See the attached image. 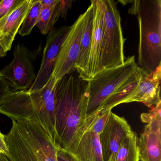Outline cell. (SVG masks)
<instances>
[{
	"instance_id": "cell-20",
	"label": "cell",
	"mask_w": 161,
	"mask_h": 161,
	"mask_svg": "<svg viewBox=\"0 0 161 161\" xmlns=\"http://www.w3.org/2000/svg\"><path fill=\"white\" fill-rule=\"evenodd\" d=\"M42 9L40 0H33L31 6L19 31V34L24 36L29 35L36 25Z\"/></svg>"
},
{
	"instance_id": "cell-4",
	"label": "cell",
	"mask_w": 161,
	"mask_h": 161,
	"mask_svg": "<svg viewBox=\"0 0 161 161\" xmlns=\"http://www.w3.org/2000/svg\"><path fill=\"white\" fill-rule=\"evenodd\" d=\"M138 67L147 74L161 65V0H138Z\"/></svg>"
},
{
	"instance_id": "cell-28",
	"label": "cell",
	"mask_w": 161,
	"mask_h": 161,
	"mask_svg": "<svg viewBox=\"0 0 161 161\" xmlns=\"http://www.w3.org/2000/svg\"><path fill=\"white\" fill-rule=\"evenodd\" d=\"M0 161H10L4 154L0 153Z\"/></svg>"
},
{
	"instance_id": "cell-11",
	"label": "cell",
	"mask_w": 161,
	"mask_h": 161,
	"mask_svg": "<svg viewBox=\"0 0 161 161\" xmlns=\"http://www.w3.org/2000/svg\"><path fill=\"white\" fill-rule=\"evenodd\" d=\"M132 132L124 118L111 111L102 132L98 135L103 161H113L122 141Z\"/></svg>"
},
{
	"instance_id": "cell-2",
	"label": "cell",
	"mask_w": 161,
	"mask_h": 161,
	"mask_svg": "<svg viewBox=\"0 0 161 161\" xmlns=\"http://www.w3.org/2000/svg\"><path fill=\"white\" fill-rule=\"evenodd\" d=\"M58 81L52 74L40 90L13 91L0 106V114L12 120L38 123L55 146V89Z\"/></svg>"
},
{
	"instance_id": "cell-22",
	"label": "cell",
	"mask_w": 161,
	"mask_h": 161,
	"mask_svg": "<svg viewBox=\"0 0 161 161\" xmlns=\"http://www.w3.org/2000/svg\"><path fill=\"white\" fill-rule=\"evenodd\" d=\"M24 0L0 1V19L5 17L16 9Z\"/></svg>"
},
{
	"instance_id": "cell-21",
	"label": "cell",
	"mask_w": 161,
	"mask_h": 161,
	"mask_svg": "<svg viewBox=\"0 0 161 161\" xmlns=\"http://www.w3.org/2000/svg\"><path fill=\"white\" fill-rule=\"evenodd\" d=\"M111 112V110H109L103 114L97 113L96 118L87 131L93 132L99 135L102 132Z\"/></svg>"
},
{
	"instance_id": "cell-14",
	"label": "cell",
	"mask_w": 161,
	"mask_h": 161,
	"mask_svg": "<svg viewBox=\"0 0 161 161\" xmlns=\"http://www.w3.org/2000/svg\"><path fill=\"white\" fill-rule=\"evenodd\" d=\"M33 0L24 1L8 15L0 19V57L11 50L17 34L29 12Z\"/></svg>"
},
{
	"instance_id": "cell-10",
	"label": "cell",
	"mask_w": 161,
	"mask_h": 161,
	"mask_svg": "<svg viewBox=\"0 0 161 161\" xmlns=\"http://www.w3.org/2000/svg\"><path fill=\"white\" fill-rule=\"evenodd\" d=\"M71 28V26L53 28L48 33L40 69L30 91L40 90L47 83L53 73L61 47Z\"/></svg>"
},
{
	"instance_id": "cell-24",
	"label": "cell",
	"mask_w": 161,
	"mask_h": 161,
	"mask_svg": "<svg viewBox=\"0 0 161 161\" xmlns=\"http://www.w3.org/2000/svg\"><path fill=\"white\" fill-rule=\"evenodd\" d=\"M56 147L58 161H80L73 153L61 148Z\"/></svg>"
},
{
	"instance_id": "cell-18",
	"label": "cell",
	"mask_w": 161,
	"mask_h": 161,
	"mask_svg": "<svg viewBox=\"0 0 161 161\" xmlns=\"http://www.w3.org/2000/svg\"><path fill=\"white\" fill-rule=\"evenodd\" d=\"M113 161H139L136 134L133 131L122 141Z\"/></svg>"
},
{
	"instance_id": "cell-15",
	"label": "cell",
	"mask_w": 161,
	"mask_h": 161,
	"mask_svg": "<svg viewBox=\"0 0 161 161\" xmlns=\"http://www.w3.org/2000/svg\"><path fill=\"white\" fill-rule=\"evenodd\" d=\"M84 14L83 31L81 38L80 54L75 66L79 77L84 80L85 79L93 34L94 14L91 5H89L85 12Z\"/></svg>"
},
{
	"instance_id": "cell-9",
	"label": "cell",
	"mask_w": 161,
	"mask_h": 161,
	"mask_svg": "<svg viewBox=\"0 0 161 161\" xmlns=\"http://www.w3.org/2000/svg\"><path fill=\"white\" fill-rule=\"evenodd\" d=\"M84 13L80 15L71 26L70 31L61 47L53 75L57 80L73 73L80 54L83 31Z\"/></svg>"
},
{
	"instance_id": "cell-27",
	"label": "cell",
	"mask_w": 161,
	"mask_h": 161,
	"mask_svg": "<svg viewBox=\"0 0 161 161\" xmlns=\"http://www.w3.org/2000/svg\"><path fill=\"white\" fill-rule=\"evenodd\" d=\"M42 7H52L55 6L60 0H40Z\"/></svg>"
},
{
	"instance_id": "cell-25",
	"label": "cell",
	"mask_w": 161,
	"mask_h": 161,
	"mask_svg": "<svg viewBox=\"0 0 161 161\" xmlns=\"http://www.w3.org/2000/svg\"><path fill=\"white\" fill-rule=\"evenodd\" d=\"M72 3L73 1L72 0H60L58 11L59 17H62L65 19L68 11L71 8Z\"/></svg>"
},
{
	"instance_id": "cell-3",
	"label": "cell",
	"mask_w": 161,
	"mask_h": 161,
	"mask_svg": "<svg viewBox=\"0 0 161 161\" xmlns=\"http://www.w3.org/2000/svg\"><path fill=\"white\" fill-rule=\"evenodd\" d=\"M5 140L10 161H58L56 147L36 122L12 120Z\"/></svg>"
},
{
	"instance_id": "cell-16",
	"label": "cell",
	"mask_w": 161,
	"mask_h": 161,
	"mask_svg": "<svg viewBox=\"0 0 161 161\" xmlns=\"http://www.w3.org/2000/svg\"><path fill=\"white\" fill-rule=\"evenodd\" d=\"M74 155L80 161H103L98 135L90 131L86 132Z\"/></svg>"
},
{
	"instance_id": "cell-13",
	"label": "cell",
	"mask_w": 161,
	"mask_h": 161,
	"mask_svg": "<svg viewBox=\"0 0 161 161\" xmlns=\"http://www.w3.org/2000/svg\"><path fill=\"white\" fill-rule=\"evenodd\" d=\"M161 65L150 74L142 70V77L138 84L120 104L137 102L152 109L161 101Z\"/></svg>"
},
{
	"instance_id": "cell-26",
	"label": "cell",
	"mask_w": 161,
	"mask_h": 161,
	"mask_svg": "<svg viewBox=\"0 0 161 161\" xmlns=\"http://www.w3.org/2000/svg\"><path fill=\"white\" fill-rule=\"evenodd\" d=\"M0 153L7 157L9 153V150L5 140V135L0 132Z\"/></svg>"
},
{
	"instance_id": "cell-17",
	"label": "cell",
	"mask_w": 161,
	"mask_h": 161,
	"mask_svg": "<svg viewBox=\"0 0 161 161\" xmlns=\"http://www.w3.org/2000/svg\"><path fill=\"white\" fill-rule=\"evenodd\" d=\"M142 75V70L139 68L136 72L121 87L110 96L100 108L98 113L103 114L111 110L125 98L136 87Z\"/></svg>"
},
{
	"instance_id": "cell-12",
	"label": "cell",
	"mask_w": 161,
	"mask_h": 161,
	"mask_svg": "<svg viewBox=\"0 0 161 161\" xmlns=\"http://www.w3.org/2000/svg\"><path fill=\"white\" fill-rule=\"evenodd\" d=\"M94 14L93 34L89 59L85 80H91L103 71L102 65L104 11L103 0H92L91 4Z\"/></svg>"
},
{
	"instance_id": "cell-6",
	"label": "cell",
	"mask_w": 161,
	"mask_h": 161,
	"mask_svg": "<svg viewBox=\"0 0 161 161\" xmlns=\"http://www.w3.org/2000/svg\"><path fill=\"white\" fill-rule=\"evenodd\" d=\"M104 26L103 37V70L119 66L124 64L123 37L120 14L114 0H103Z\"/></svg>"
},
{
	"instance_id": "cell-5",
	"label": "cell",
	"mask_w": 161,
	"mask_h": 161,
	"mask_svg": "<svg viewBox=\"0 0 161 161\" xmlns=\"http://www.w3.org/2000/svg\"><path fill=\"white\" fill-rule=\"evenodd\" d=\"M139 68L136 63L135 56H130L121 65L104 69L87 81V130L104 102L124 84Z\"/></svg>"
},
{
	"instance_id": "cell-8",
	"label": "cell",
	"mask_w": 161,
	"mask_h": 161,
	"mask_svg": "<svg viewBox=\"0 0 161 161\" xmlns=\"http://www.w3.org/2000/svg\"><path fill=\"white\" fill-rule=\"evenodd\" d=\"M161 101L149 113L141 114L142 121L147 122L138 143L139 160L161 161Z\"/></svg>"
},
{
	"instance_id": "cell-1",
	"label": "cell",
	"mask_w": 161,
	"mask_h": 161,
	"mask_svg": "<svg viewBox=\"0 0 161 161\" xmlns=\"http://www.w3.org/2000/svg\"><path fill=\"white\" fill-rule=\"evenodd\" d=\"M87 81L73 73L57 82L55 89V147L75 154L87 131Z\"/></svg>"
},
{
	"instance_id": "cell-19",
	"label": "cell",
	"mask_w": 161,
	"mask_h": 161,
	"mask_svg": "<svg viewBox=\"0 0 161 161\" xmlns=\"http://www.w3.org/2000/svg\"><path fill=\"white\" fill-rule=\"evenodd\" d=\"M60 2V1H59ZM58 3L52 7H42L38 21L36 26L41 33L46 35L53 29V26L59 19Z\"/></svg>"
},
{
	"instance_id": "cell-7",
	"label": "cell",
	"mask_w": 161,
	"mask_h": 161,
	"mask_svg": "<svg viewBox=\"0 0 161 161\" xmlns=\"http://www.w3.org/2000/svg\"><path fill=\"white\" fill-rule=\"evenodd\" d=\"M36 57L35 53L24 45L18 44L13 61L0 70V75L9 81L14 91L28 90L35 80L33 63Z\"/></svg>"
},
{
	"instance_id": "cell-23",
	"label": "cell",
	"mask_w": 161,
	"mask_h": 161,
	"mask_svg": "<svg viewBox=\"0 0 161 161\" xmlns=\"http://www.w3.org/2000/svg\"><path fill=\"white\" fill-rule=\"evenodd\" d=\"M9 81L0 75V106L7 99L13 91Z\"/></svg>"
}]
</instances>
